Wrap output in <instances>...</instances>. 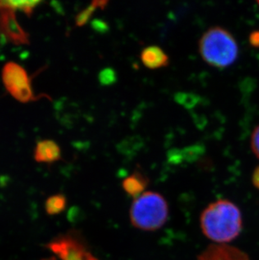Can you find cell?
<instances>
[{"label": "cell", "instance_id": "cell-17", "mask_svg": "<svg viewBox=\"0 0 259 260\" xmlns=\"http://www.w3.org/2000/svg\"><path fill=\"white\" fill-rule=\"evenodd\" d=\"M252 182L257 189H259V166H257L253 171L252 176Z\"/></svg>", "mask_w": 259, "mask_h": 260}, {"label": "cell", "instance_id": "cell-8", "mask_svg": "<svg viewBox=\"0 0 259 260\" xmlns=\"http://www.w3.org/2000/svg\"><path fill=\"white\" fill-rule=\"evenodd\" d=\"M34 158L37 162L52 164L61 159V148L52 140L38 142L35 148Z\"/></svg>", "mask_w": 259, "mask_h": 260}, {"label": "cell", "instance_id": "cell-7", "mask_svg": "<svg viewBox=\"0 0 259 260\" xmlns=\"http://www.w3.org/2000/svg\"><path fill=\"white\" fill-rule=\"evenodd\" d=\"M198 260H251L242 250L228 244H211L198 256Z\"/></svg>", "mask_w": 259, "mask_h": 260}, {"label": "cell", "instance_id": "cell-10", "mask_svg": "<svg viewBox=\"0 0 259 260\" xmlns=\"http://www.w3.org/2000/svg\"><path fill=\"white\" fill-rule=\"evenodd\" d=\"M148 182V179L142 172L135 171L123 180L122 187L126 194L136 199L144 193Z\"/></svg>", "mask_w": 259, "mask_h": 260}, {"label": "cell", "instance_id": "cell-15", "mask_svg": "<svg viewBox=\"0 0 259 260\" xmlns=\"http://www.w3.org/2000/svg\"><path fill=\"white\" fill-rule=\"evenodd\" d=\"M251 147L253 153L259 158V125L252 132Z\"/></svg>", "mask_w": 259, "mask_h": 260}, {"label": "cell", "instance_id": "cell-2", "mask_svg": "<svg viewBox=\"0 0 259 260\" xmlns=\"http://www.w3.org/2000/svg\"><path fill=\"white\" fill-rule=\"evenodd\" d=\"M204 61L217 69L232 66L238 57V45L233 34L220 26L208 29L199 42Z\"/></svg>", "mask_w": 259, "mask_h": 260}, {"label": "cell", "instance_id": "cell-13", "mask_svg": "<svg viewBox=\"0 0 259 260\" xmlns=\"http://www.w3.org/2000/svg\"><path fill=\"white\" fill-rule=\"evenodd\" d=\"M107 5L108 1H93V2H92V4L88 7L86 8L85 10H82L77 15L76 18H75L77 26L82 27L83 25H86L90 19L91 16L93 15V12L97 9L101 8L103 10Z\"/></svg>", "mask_w": 259, "mask_h": 260}, {"label": "cell", "instance_id": "cell-6", "mask_svg": "<svg viewBox=\"0 0 259 260\" xmlns=\"http://www.w3.org/2000/svg\"><path fill=\"white\" fill-rule=\"evenodd\" d=\"M0 42L14 45H28L29 36L18 22L15 11L0 10Z\"/></svg>", "mask_w": 259, "mask_h": 260}, {"label": "cell", "instance_id": "cell-9", "mask_svg": "<svg viewBox=\"0 0 259 260\" xmlns=\"http://www.w3.org/2000/svg\"><path fill=\"white\" fill-rule=\"evenodd\" d=\"M141 61L147 69H159L169 66V57L161 47L149 46L141 52Z\"/></svg>", "mask_w": 259, "mask_h": 260}, {"label": "cell", "instance_id": "cell-12", "mask_svg": "<svg viewBox=\"0 0 259 260\" xmlns=\"http://www.w3.org/2000/svg\"><path fill=\"white\" fill-rule=\"evenodd\" d=\"M67 206V199L63 194H54L52 197H48L46 203L45 209L47 213L50 216L58 215L65 210Z\"/></svg>", "mask_w": 259, "mask_h": 260}, {"label": "cell", "instance_id": "cell-3", "mask_svg": "<svg viewBox=\"0 0 259 260\" xmlns=\"http://www.w3.org/2000/svg\"><path fill=\"white\" fill-rule=\"evenodd\" d=\"M169 213V205L161 194L146 191L134 200L130 209V219L136 229L152 232L166 223Z\"/></svg>", "mask_w": 259, "mask_h": 260}, {"label": "cell", "instance_id": "cell-1", "mask_svg": "<svg viewBox=\"0 0 259 260\" xmlns=\"http://www.w3.org/2000/svg\"><path fill=\"white\" fill-rule=\"evenodd\" d=\"M204 235L216 244H228L239 236L242 229V212L228 200L210 203L201 216Z\"/></svg>", "mask_w": 259, "mask_h": 260}, {"label": "cell", "instance_id": "cell-11", "mask_svg": "<svg viewBox=\"0 0 259 260\" xmlns=\"http://www.w3.org/2000/svg\"><path fill=\"white\" fill-rule=\"evenodd\" d=\"M41 1H0V10H20L28 16L33 14L35 9L41 5Z\"/></svg>", "mask_w": 259, "mask_h": 260}, {"label": "cell", "instance_id": "cell-16", "mask_svg": "<svg viewBox=\"0 0 259 260\" xmlns=\"http://www.w3.org/2000/svg\"><path fill=\"white\" fill-rule=\"evenodd\" d=\"M249 42L253 47H259V29L252 31L249 36Z\"/></svg>", "mask_w": 259, "mask_h": 260}, {"label": "cell", "instance_id": "cell-5", "mask_svg": "<svg viewBox=\"0 0 259 260\" xmlns=\"http://www.w3.org/2000/svg\"><path fill=\"white\" fill-rule=\"evenodd\" d=\"M2 79L8 92L21 103L36 101L37 97L32 90L30 79L25 70L20 64L9 61L3 68Z\"/></svg>", "mask_w": 259, "mask_h": 260}, {"label": "cell", "instance_id": "cell-18", "mask_svg": "<svg viewBox=\"0 0 259 260\" xmlns=\"http://www.w3.org/2000/svg\"><path fill=\"white\" fill-rule=\"evenodd\" d=\"M257 4H258V5H259V1H258V2H257Z\"/></svg>", "mask_w": 259, "mask_h": 260}, {"label": "cell", "instance_id": "cell-4", "mask_svg": "<svg viewBox=\"0 0 259 260\" xmlns=\"http://www.w3.org/2000/svg\"><path fill=\"white\" fill-rule=\"evenodd\" d=\"M56 257L42 260H100L91 253L75 232L57 236L47 245Z\"/></svg>", "mask_w": 259, "mask_h": 260}, {"label": "cell", "instance_id": "cell-14", "mask_svg": "<svg viewBox=\"0 0 259 260\" xmlns=\"http://www.w3.org/2000/svg\"><path fill=\"white\" fill-rule=\"evenodd\" d=\"M99 79L101 84L103 85H110L116 81V74L115 72L111 69H103L100 73L99 75Z\"/></svg>", "mask_w": 259, "mask_h": 260}]
</instances>
